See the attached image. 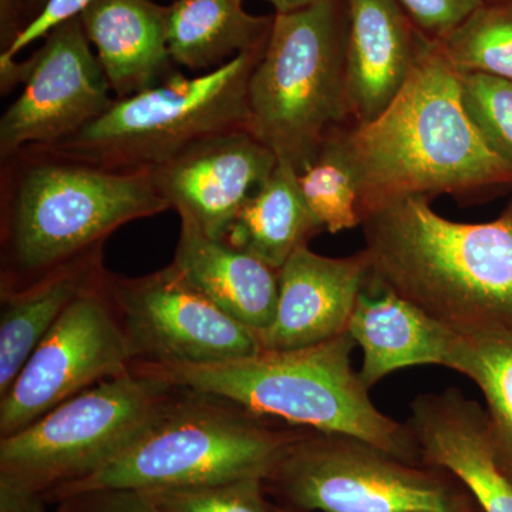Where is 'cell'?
I'll return each mask as SVG.
<instances>
[{"label": "cell", "instance_id": "obj_13", "mask_svg": "<svg viewBox=\"0 0 512 512\" xmlns=\"http://www.w3.org/2000/svg\"><path fill=\"white\" fill-rule=\"evenodd\" d=\"M278 163L271 148L239 128L192 144L150 173L170 210L208 237L224 239L245 202Z\"/></svg>", "mask_w": 512, "mask_h": 512}, {"label": "cell", "instance_id": "obj_21", "mask_svg": "<svg viewBox=\"0 0 512 512\" xmlns=\"http://www.w3.org/2000/svg\"><path fill=\"white\" fill-rule=\"evenodd\" d=\"M272 16H255L235 0H175L167 6V43L177 66L201 74L265 45Z\"/></svg>", "mask_w": 512, "mask_h": 512}, {"label": "cell", "instance_id": "obj_32", "mask_svg": "<svg viewBox=\"0 0 512 512\" xmlns=\"http://www.w3.org/2000/svg\"><path fill=\"white\" fill-rule=\"evenodd\" d=\"M43 498L0 488V512H46Z\"/></svg>", "mask_w": 512, "mask_h": 512}, {"label": "cell", "instance_id": "obj_33", "mask_svg": "<svg viewBox=\"0 0 512 512\" xmlns=\"http://www.w3.org/2000/svg\"><path fill=\"white\" fill-rule=\"evenodd\" d=\"M266 2L274 6L275 13H285L315 5L320 0H266Z\"/></svg>", "mask_w": 512, "mask_h": 512}, {"label": "cell", "instance_id": "obj_5", "mask_svg": "<svg viewBox=\"0 0 512 512\" xmlns=\"http://www.w3.org/2000/svg\"><path fill=\"white\" fill-rule=\"evenodd\" d=\"M268 420L225 397L180 387L126 450L92 476L47 497L46 504L86 491L146 493L265 478L306 430Z\"/></svg>", "mask_w": 512, "mask_h": 512}, {"label": "cell", "instance_id": "obj_4", "mask_svg": "<svg viewBox=\"0 0 512 512\" xmlns=\"http://www.w3.org/2000/svg\"><path fill=\"white\" fill-rule=\"evenodd\" d=\"M355 340L336 338L288 350H265L204 365L133 363L174 386L217 394L288 426L366 441L413 464L419 448L406 424L380 412L352 366Z\"/></svg>", "mask_w": 512, "mask_h": 512}, {"label": "cell", "instance_id": "obj_18", "mask_svg": "<svg viewBox=\"0 0 512 512\" xmlns=\"http://www.w3.org/2000/svg\"><path fill=\"white\" fill-rule=\"evenodd\" d=\"M348 333L363 352L360 379L367 389L414 366L446 367L457 332L396 293L366 285Z\"/></svg>", "mask_w": 512, "mask_h": 512}, {"label": "cell", "instance_id": "obj_15", "mask_svg": "<svg viewBox=\"0 0 512 512\" xmlns=\"http://www.w3.org/2000/svg\"><path fill=\"white\" fill-rule=\"evenodd\" d=\"M369 275L363 249L345 258L299 249L279 269L278 305L271 326L259 335L261 348H306L348 332Z\"/></svg>", "mask_w": 512, "mask_h": 512}, {"label": "cell", "instance_id": "obj_14", "mask_svg": "<svg viewBox=\"0 0 512 512\" xmlns=\"http://www.w3.org/2000/svg\"><path fill=\"white\" fill-rule=\"evenodd\" d=\"M409 427L421 461L463 485L481 512H512V480L495 448L487 410L460 390L419 394Z\"/></svg>", "mask_w": 512, "mask_h": 512}, {"label": "cell", "instance_id": "obj_9", "mask_svg": "<svg viewBox=\"0 0 512 512\" xmlns=\"http://www.w3.org/2000/svg\"><path fill=\"white\" fill-rule=\"evenodd\" d=\"M446 471L342 434L305 430L264 478L275 505L301 512H473Z\"/></svg>", "mask_w": 512, "mask_h": 512}, {"label": "cell", "instance_id": "obj_22", "mask_svg": "<svg viewBox=\"0 0 512 512\" xmlns=\"http://www.w3.org/2000/svg\"><path fill=\"white\" fill-rule=\"evenodd\" d=\"M323 232L299 187L298 173L279 161L271 177L245 202L224 241L281 269Z\"/></svg>", "mask_w": 512, "mask_h": 512}, {"label": "cell", "instance_id": "obj_36", "mask_svg": "<svg viewBox=\"0 0 512 512\" xmlns=\"http://www.w3.org/2000/svg\"><path fill=\"white\" fill-rule=\"evenodd\" d=\"M484 3L501 2V0H483Z\"/></svg>", "mask_w": 512, "mask_h": 512}, {"label": "cell", "instance_id": "obj_27", "mask_svg": "<svg viewBox=\"0 0 512 512\" xmlns=\"http://www.w3.org/2000/svg\"><path fill=\"white\" fill-rule=\"evenodd\" d=\"M460 74V73H458ZM461 99L485 143L512 168V82L488 74H460Z\"/></svg>", "mask_w": 512, "mask_h": 512}, {"label": "cell", "instance_id": "obj_28", "mask_svg": "<svg viewBox=\"0 0 512 512\" xmlns=\"http://www.w3.org/2000/svg\"><path fill=\"white\" fill-rule=\"evenodd\" d=\"M413 25L431 40H440L456 29L483 0H394Z\"/></svg>", "mask_w": 512, "mask_h": 512}, {"label": "cell", "instance_id": "obj_11", "mask_svg": "<svg viewBox=\"0 0 512 512\" xmlns=\"http://www.w3.org/2000/svg\"><path fill=\"white\" fill-rule=\"evenodd\" d=\"M104 282L106 278L69 306L0 396V439L131 370L133 353Z\"/></svg>", "mask_w": 512, "mask_h": 512}, {"label": "cell", "instance_id": "obj_29", "mask_svg": "<svg viewBox=\"0 0 512 512\" xmlns=\"http://www.w3.org/2000/svg\"><path fill=\"white\" fill-rule=\"evenodd\" d=\"M92 0H47L45 8L23 29L18 39L6 52L0 53V72L10 70L16 63V56L36 40L45 39L53 29L67 20L77 18Z\"/></svg>", "mask_w": 512, "mask_h": 512}, {"label": "cell", "instance_id": "obj_26", "mask_svg": "<svg viewBox=\"0 0 512 512\" xmlns=\"http://www.w3.org/2000/svg\"><path fill=\"white\" fill-rule=\"evenodd\" d=\"M163 512H276L264 478L248 477L200 487L163 488L143 493Z\"/></svg>", "mask_w": 512, "mask_h": 512}, {"label": "cell", "instance_id": "obj_7", "mask_svg": "<svg viewBox=\"0 0 512 512\" xmlns=\"http://www.w3.org/2000/svg\"><path fill=\"white\" fill-rule=\"evenodd\" d=\"M266 43L212 72H178L153 89L114 99L92 123L47 148L104 170L143 171L205 138L247 128L249 79Z\"/></svg>", "mask_w": 512, "mask_h": 512}, {"label": "cell", "instance_id": "obj_17", "mask_svg": "<svg viewBox=\"0 0 512 512\" xmlns=\"http://www.w3.org/2000/svg\"><path fill=\"white\" fill-rule=\"evenodd\" d=\"M80 20L116 99L153 89L180 72L168 50L167 6L92 0Z\"/></svg>", "mask_w": 512, "mask_h": 512}, {"label": "cell", "instance_id": "obj_25", "mask_svg": "<svg viewBox=\"0 0 512 512\" xmlns=\"http://www.w3.org/2000/svg\"><path fill=\"white\" fill-rule=\"evenodd\" d=\"M340 128L330 134L311 163L298 173L299 187L309 210L323 231L330 234H339L362 224L359 191L343 150Z\"/></svg>", "mask_w": 512, "mask_h": 512}, {"label": "cell", "instance_id": "obj_35", "mask_svg": "<svg viewBox=\"0 0 512 512\" xmlns=\"http://www.w3.org/2000/svg\"><path fill=\"white\" fill-rule=\"evenodd\" d=\"M275 508H276V512H301V511L288 510V508L278 507V505H275Z\"/></svg>", "mask_w": 512, "mask_h": 512}, {"label": "cell", "instance_id": "obj_37", "mask_svg": "<svg viewBox=\"0 0 512 512\" xmlns=\"http://www.w3.org/2000/svg\"><path fill=\"white\" fill-rule=\"evenodd\" d=\"M235 2L241 3V5H244L245 0H235Z\"/></svg>", "mask_w": 512, "mask_h": 512}, {"label": "cell", "instance_id": "obj_24", "mask_svg": "<svg viewBox=\"0 0 512 512\" xmlns=\"http://www.w3.org/2000/svg\"><path fill=\"white\" fill-rule=\"evenodd\" d=\"M434 42L457 73L488 74L512 82V0L483 3Z\"/></svg>", "mask_w": 512, "mask_h": 512}, {"label": "cell", "instance_id": "obj_30", "mask_svg": "<svg viewBox=\"0 0 512 512\" xmlns=\"http://www.w3.org/2000/svg\"><path fill=\"white\" fill-rule=\"evenodd\" d=\"M57 512H163L140 491L96 490L70 495L56 504Z\"/></svg>", "mask_w": 512, "mask_h": 512}, {"label": "cell", "instance_id": "obj_1", "mask_svg": "<svg viewBox=\"0 0 512 512\" xmlns=\"http://www.w3.org/2000/svg\"><path fill=\"white\" fill-rule=\"evenodd\" d=\"M339 136L355 174L360 218L402 198H467L512 184V168L468 116L460 74L424 35L399 96L376 119L342 127Z\"/></svg>", "mask_w": 512, "mask_h": 512}, {"label": "cell", "instance_id": "obj_16", "mask_svg": "<svg viewBox=\"0 0 512 512\" xmlns=\"http://www.w3.org/2000/svg\"><path fill=\"white\" fill-rule=\"evenodd\" d=\"M346 84L355 124L383 113L409 80L423 33L394 0H346Z\"/></svg>", "mask_w": 512, "mask_h": 512}, {"label": "cell", "instance_id": "obj_12", "mask_svg": "<svg viewBox=\"0 0 512 512\" xmlns=\"http://www.w3.org/2000/svg\"><path fill=\"white\" fill-rule=\"evenodd\" d=\"M90 45L77 16L18 63L23 90L0 119V161L23 148L55 146L109 109L116 97Z\"/></svg>", "mask_w": 512, "mask_h": 512}, {"label": "cell", "instance_id": "obj_20", "mask_svg": "<svg viewBox=\"0 0 512 512\" xmlns=\"http://www.w3.org/2000/svg\"><path fill=\"white\" fill-rule=\"evenodd\" d=\"M103 256L104 248L94 249L25 288L0 292V396L69 306L104 281Z\"/></svg>", "mask_w": 512, "mask_h": 512}, {"label": "cell", "instance_id": "obj_34", "mask_svg": "<svg viewBox=\"0 0 512 512\" xmlns=\"http://www.w3.org/2000/svg\"><path fill=\"white\" fill-rule=\"evenodd\" d=\"M47 0H26V19H28V25L33 19L42 12L45 8ZM26 25V26H28Z\"/></svg>", "mask_w": 512, "mask_h": 512}, {"label": "cell", "instance_id": "obj_23", "mask_svg": "<svg viewBox=\"0 0 512 512\" xmlns=\"http://www.w3.org/2000/svg\"><path fill=\"white\" fill-rule=\"evenodd\" d=\"M446 367L483 393L498 460L512 480V326L457 333Z\"/></svg>", "mask_w": 512, "mask_h": 512}, {"label": "cell", "instance_id": "obj_8", "mask_svg": "<svg viewBox=\"0 0 512 512\" xmlns=\"http://www.w3.org/2000/svg\"><path fill=\"white\" fill-rule=\"evenodd\" d=\"M180 387L131 367L0 439V487L46 498L92 476L170 406Z\"/></svg>", "mask_w": 512, "mask_h": 512}, {"label": "cell", "instance_id": "obj_38", "mask_svg": "<svg viewBox=\"0 0 512 512\" xmlns=\"http://www.w3.org/2000/svg\"><path fill=\"white\" fill-rule=\"evenodd\" d=\"M473 512H481V511H480V508H477V510H476V511H473Z\"/></svg>", "mask_w": 512, "mask_h": 512}, {"label": "cell", "instance_id": "obj_10", "mask_svg": "<svg viewBox=\"0 0 512 512\" xmlns=\"http://www.w3.org/2000/svg\"><path fill=\"white\" fill-rule=\"evenodd\" d=\"M133 363L204 365L261 350L258 333L231 318L174 264L151 274L106 276Z\"/></svg>", "mask_w": 512, "mask_h": 512}, {"label": "cell", "instance_id": "obj_3", "mask_svg": "<svg viewBox=\"0 0 512 512\" xmlns=\"http://www.w3.org/2000/svg\"><path fill=\"white\" fill-rule=\"evenodd\" d=\"M0 163V292L104 248L128 222L170 210L150 170H104L47 147Z\"/></svg>", "mask_w": 512, "mask_h": 512}, {"label": "cell", "instance_id": "obj_19", "mask_svg": "<svg viewBox=\"0 0 512 512\" xmlns=\"http://www.w3.org/2000/svg\"><path fill=\"white\" fill-rule=\"evenodd\" d=\"M180 220L171 264L222 311L261 335L275 318L278 269L224 239L208 237L194 222Z\"/></svg>", "mask_w": 512, "mask_h": 512}, {"label": "cell", "instance_id": "obj_6", "mask_svg": "<svg viewBox=\"0 0 512 512\" xmlns=\"http://www.w3.org/2000/svg\"><path fill=\"white\" fill-rule=\"evenodd\" d=\"M346 0L275 13L248 84V131L302 171L330 134L353 123L346 84Z\"/></svg>", "mask_w": 512, "mask_h": 512}, {"label": "cell", "instance_id": "obj_31", "mask_svg": "<svg viewBox=\"0 0 512 512\" xmlns=\"http://www.w3.org/2000/svg\"><path fill=\"white\" fill-rule=\"evenodd\" d=\"M26 25V0H0V53L15 43Z\"/></svg>", "mask_w": 512, "mask_h": 512}, {"label": "cell", "instance_id": "obj_2", "mask_svg": "<svg viewBox=\"0 0 512 512\" xmlns=\"http://www.w3.org/2000/svg\"><path fill=\"white\" fill-rule=\"evenodd\" d=\"M367 286L396 293L457 333L512 326V201L493 221L441 217L429 198L366 212Z\"/></svg>", "mask_w": 512, "mask_h": 512}]
</instances>
